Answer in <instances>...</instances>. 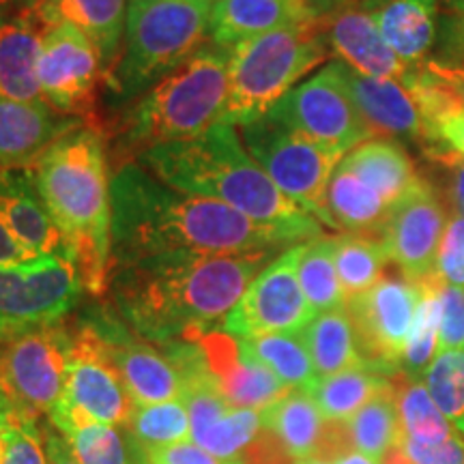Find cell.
<instances>
[{
	"label": "cell",
	"instance_id": "1",
	"mask_svg": "<svg viewBox=\"0 0 464 464\" xmlns=\"http://www.w3.org/2000/svg\"><path fill=\"white\" fill-rule=\"evenodd\" d=\"M110 202L112 266L293 247L277 228L254 222L224 202L174 189L138 161L112 172Z\"/></svg>",
	"mask_w": 464,
	"mask_h": 464
},
{
	"label": "cell",
	"instance_id": "2",
	"mask_svg": "<svg viewBox=\"0 0 464 464\" xmlns=\"http://www.w3.org/2000/svg\"><path fill=\"white\" fill-rule=\"evenodd\" d=\"M274 252L179 256L116 266L125 314L150 338L213 332L271 263Z\"/></svg>",
	"mask_w": 464,
	"mask_h": 464
},
{
	"label": "cell",
	"instance_id": "3",
	"mask_svg": "<svg viewBox=\"0 0 464 464\" xmlns=\"http://www.w3.org/2000/svg\"><path fill=\"white\" fill-rule=\"evenodd\" d=\"M138 164L161 183L224 202L254 222L284 232L293 243L323 235L321 222L277 189L230 123L213 125L191 140L153 147Z\"/></svg>",
	"mask_w": 464,
	"mask_h": 464
},
{
	"label": "cell",
	"instance_id": "4",
	"mask_svg": "<svg viewBox=\"0 0 464 464\" xmlns=\"http://www.w3.org/2000/svg\"><path fill=\"white\" fill-rule=\"evenodd\" d=\"M106 136L82 121L34 164L33 177L52 219L65 237L84 288L106 293L112 274V202Z\"/></svg>",
	"mask_w": 464,
	"mask_h": 464
},
{
	"label": "cell",
	"instance_id": "5",
	"mask_svg": "<svg viewBox=\"0 0 464 464\" xmlns=\"http://www.w3.org/2000/svg\"><path fill=\"white\" fill-rule=\"evenodd\" d=\"M230 48L208 44L140 95L119 127L112 172L160 144L198 138L222 123L228 103Z\"/></svg>",
	"mask_w": 464,
	"mask_h": 464
},
{
	"label": "cell",
	"instance_id": "6",
	"mask_svg": "<svg viewBox=\"0 0 464 464\" xmlns=\"http://www.w3.org/2000/svg\"><path fill=\"white\" fill-rule=\"evenodd\" d=\"M327 54V37L312 20L237 44L230 48L222 123L241 127L265 116Z\"/></svg>",
	"mask_w": 464,
	"mask_h": 464
},
{
	"label": "cell",
	"instance_id": "7",
	"mask_svg": "<svg viewBox=\"0 0 464 464\" xmlns=\"http://www.w3.org/2000/svg\"><path fill=\"white\" fill-rule=\"evenodd\" d=\"M208 7L188 0H133L123 54L108 75L123 100L144 95L208 42Z\"/></svg>",
	"mask_w": 464,
	"mask_h": 464
},
{
	"label": "cell",
	"instance_id": "8",
	"mask_svg": "<svg viewBox=\"0 0 464 464\" xmlns=\"http://www.w3.org/2000/svg\"><path fill=\"white\" fill-rule=\"evenodd\" d=\"M239 133L247 153L269 174L277 189L312 218L335 230L324 205V196L342 155L307 140L305 136L280 125L266 114L241 125Z\"/></svg>",
	"mask_w": 464,
	"mask_h": 464
},
{
	"label": "cell",
	"instance_id": "9",
	"mask_svg": "<svg viewBox=\"0 0 464 464\" xmlns=\"http://www.w3.org/2000/svg\"><path fill=\"white\" fill-rule=\"evenodd\" d=\"M266 116L342 158L374 136L348 91L342 61L288 91Z\"/></svg>",
	"mask_w": 464,
	"mask_h": 464
},
{
	"label": "cell",
	"instance_id": "10",
	"mask_svg": "<svg viewBox=\"0 0 464 464\" xmlns=\"http://www.w3.org/2000/svg\"><path fill=\"white\" fill-rule=\"evenodd\" d=\"M73 332L63 324L0 340V392L17 413L42 417L63 400Z\"/></svg>",
	"mask_w": 464,
	"mask_h": 464
},
{
	"label": "cell",
	"instance_id": "11",
	"mask_svg": "<svg viewBox=\"0 0 464 464\" xmlns=\"http://www.w3.org/2000/svg\"><path fill=\"white\" fill-rule=\"evenodd\" d=\"M82 290L78 265L61 254L0 265V340L58 323Z\"/></svg>",
	"mask_w": 464,
	"mask_h": 464
},
{
	"label": "cell",
	"instance_id": "12",
	"mask_svg": "<svg viewBox=\"0 0 464 464\" xmlns=\"http://www.w3.org/2000/svg\"><path fill=\"white\" fill-rule=\"evenodd\" d=\"M420 286L400 274L382 276L372 288L346 299L363 363L382 374H396L402 365L406 340L413 327Z\"/></svg>",
	"mask_w": 464,
	"mask_h": 464
},
{
	"label": "cell",
	"instance_id": "13",
	"mask_svg": "<svg viewBox=\"0 0 464 464\" xmlns=\"http://www.w3.org/2000/svg\"><path fill=\"white\" fill-rule=\"evenodd\" d=\"M133 406L136 402L103 355L92 324H84L73 332L65 393L50 413V421L56 430L69 417H84L108 426H125Z\"/></svg>",
	"mask_w": 464,
	"mask_h": 464
},
{
	"label": "cell",
	"instance_id": "14",
	"mask_svg": "<svg viewBox=\"0 0 464 464\" xmlns=\"http://www.w3.org/2000/svg\"><path fill=\"white\" fill-rule=\"evenodd\" d=\"M299 247L284 249L282 256L260 271L235 310L226 316L222 332L235 338L304 332L316 314L297 277Z\"/></svg>",
	"mask_w": 464,
	"mask_h": 464
},
{
	"label": "cell",
	"instance_id": "15",
	"mask_svg": "<svg viewBox=\"0 0 464 464\" xmlns=\"http://www.w3.org/2000/svg\"><path fill=\"white\" fill-rule=\"evenodd\" d=\"M102 80H106V69L91 39L72 24L52 26L39 58L45 102L61 114L91 121Z\"/></svg>",
	"mask_w": 464,
	"mask_h": 464
},
{
	"label": "cell",
	"instance_id": "16",
	"mask_svg": "<svg viewBox=\"0 0 464 464\" xmlns=\"http://www.w3.org/2000/svg\"><path fill=\"white\" fill-rule=\"evenodd\" d=\"M448 219L443 202L426 181L393 207L381 241L390 263L398 266L406 280L420 284L437 271L439 246Z\"/></svg>",
	"mask_w": 464,
	"mask_h": 464
},
{
	"label": "cell",
	"instance_id": "17",
	"mask_svg": "<svg viewBox=\"0 0 464 464\" xmlns=\"http://www.w3.org/2000/svg\"><path fill=\"white\" fill-rule=\"evenodd\" d=\"M185 342H194L198 348L213 385L232 409L265 411L290 392L247 351L241 338L213 329L191 334Z\"/></svg>",
	"mask_w": 464,
	"mask_h": 464
},
{
	"label": "cell",
	"instance_id": "18",
	"mask_svg": "<svg viewBox=\"0 0 464 464\" xmlns=\"http://www.w3.org/2000/svg\"><path fill=\"white\" fill-rule=\"evenodd\" d=\"M102 351L114 372L121 376L136 404L170 402L183 396V376L172 357L144 342L131 340L116 327H97Z\"/></svg>",
	"mask_w": 464,
	"mask_h": 464
},
{
	"label": "cell",
	"instance_id": "19",
	"mask_svg": "<svg viewBox=\"0 0 464 464\" xmlns=\"http://www.w3.org/2000/svg\"><path fill=\"white\" fill-rule=\"evenodd\" d=\"M84 119L61 114L48 102L0 97V170L33 168L37 160Z\"/></svg>",
	"mask_w": 464,
	"mask_h": 464
},
{
	"label": "cell",
	"instance_id": "20",
	"mask_svg": "<svg viewBox=\"0 0 464 464\" xmlns=\"http://www.w3.org/2000/svg\"><path fill=\"white\" fill-rule=\"evenodd\" d=\"M0 222L33 256L61 254L72 258L65 237L39 194L31 168L0 170Z\"/></svg>",
	"mask_w": 464,
	"mask_h": 464
},
{
	"label": "cell",
	"instance_id": "21",
	"mask_svg": "<svg viewBox=\"0 0 464 464\" xmlns=\"http://www.w3.org/2000/svg\"><path fill=\"white\" fill-rule=\"evenodd\" d=\"M50 26L37 9H15L0 15V97L42 102L39 58Z\"/></svg>",
	"mask_w": 464,
	"mask_h": 464
},
{
	"label": "cell",
	"instance_id": "22",
	"mask_svg": "<svg viewBox=\"0 0 464 464\" xmlns=\"http://www.w3.org/2000/svg\"><path fill=\"white\" fill-rule=\"evenodd\" d=\"M310 20L305 0H213L208 7V42L235 48L246 39Z\"/></svg>",
	"mask_w": 464,
	"mask_h": 464
},
{
	"label": "cell",
	"instance_id": "23",
	"mask_svg": "<svg viewBox=\"0 0 464 464\" xmlns=\"http://www.w3.org/2000/svg\"><path fill=\"white\" fill-rule=\"evenodd\" d=\"M324 37H327L329 50L335 52V56L357 73L368 75V78L396 80V82H402L406 78L409 67L385 44L372 14L368 11H340L329 24Z\"/></svg>",
	"mask_w": 464,
	"mask_h": 464
},
{
	"label": "cell",
	"instance_id": "24",
	"mask_svg": "<svg viewBox=\"0 0 464 464\" xmlns=\"http://www.w3.org/2000/svg\"><path fill=\"white\" fill-rule=\"evenodd\" d=\"M37 14L50 28L72 24L82 31L102 56L106 80L123 54L125 0H42Z\"/></svg>",
	"mask_w": 464,
	"mask_h": 464
},
{
	"label": "cell",
	"instance_id": "25",
	"mask_svg": "<svg viewBox=\"0 0 464 464\" xmlns=\"http://www.w3.org/2000/svg\"><path fill=\"white\" fill-rule=\"evenodd\" d=\"M344 80L359 112L374 133L423 140V119L402 84L396 80L368 78L348 65H344Z\"/></svg>",
	"mask_w": 464,
	"mask_h": 464
},
{
	"label": "cell",
	"instance_id": "26",
	"mask_svg": "<svg viewBox=\"0 0 464 464\" xmlns=\"http://www.w3.org/2000/svg\"><path fill=\"white\" fill-rule=\"evenodd\" d=\"M372 17L385 44L406 67L420 65L437 45L440 0H385Z\"/></svg>",
	"mask_w": 464,
	"mask_h": 464
},
{
	"label": "cell",
	"instance_id": "27",
	"mask_svg": "<svg viewBox=\"0 0 464 464\" xmlns=\"http://www.w3.org/2000/svg\"><path fill=\"white\" fill-rule=\"evenodd\" d=\"M340 164L372 188L392 208L421 183L406 149L390 138L359 144L342 158Z\"/></svg>",
	"mask_w": 464,
	"mask_h": 464
},
{
	"label": "cell",
	"instance_id": "28",
	"mask_svg": "<svg viewBox=\"0 0 464 464\" xmlns=\"http://www.w3.org/2000/svg\"><path fill=\"white\" fill-rule=\"evenodd\" d=\"M324 205L335 230L370 237V239H382V232L393 211L372 188H368L342 164L329 179Z\"/></svg>",
	"mask_w": 464,
	"mask_h": 464
},
{
	"label": "cell",
	"instance_id": "29",
	"mask_svg": "<svg viewBox=\"0 0 464 464\" xmlns=\"http://www.w3.org/2000/svg\"><path fill=\"white\" fill-rule=\"evenodd\" d=\"M260 417L265 430L276 434L295 462L316 456L321 450L327 420L310 392L290 390L277 402L260 411Z\"/></svg>",
	"mask_w": 464,
	"mask_h": 464
},
{
	"label": "cell",
	"instance_id": "30",
	"mask_svg": "<svg viewBox=\"0 0 464 464\" xmlns=\"http://www.w3.org/2000/svg\"><path fill=\"white\" fill-rule=\"evenodd\" d=\"M301 338L310 351L318 379L363 365L355 327H353L346 307L316 314L301 332Z\"/></svg>",
	"mask_w": 464,
	"mask_h": 464
},
{
	"label": "cell",
	"instance_id": "31",
	"mask_svg": "<svg viewBox=\"0 0 464 464\" xmlns=\"http://www.w3.org/2000/svg\"><path fill=\"white\" fill-rule=\"evenodd\" d=\"M392 382V374H382L370 365H355L338 374L323 376L310 390L324 420L344 421L368 404Z\"/></svg>",
	"mask_w": 464,
	"mask_h": 464
},
{
	"label": "cell",
	"instance_id": "32",
	"mask_svg": "<svg viewBox=\"0 0 464 464\" xmlns=\"http://www.w3.org/2000/svg\"><path fill=\"white\" fill-rule=\"evenodd\" d=\"M344 428L353 450L372 456L379 462L390 454L402 439V423H400L392 382L379 396L363 404L355 415L344 420Z\"/></svg>",
	"mask_w": 464,
	"mask_h": 464
},
{
	"label": "cell",
	"instance_id": "33",
	"mask_svg": "<svg viewBox=\"0 0 464 464\" xmlns=\"http://www.w3.org/2000/svg\"><path fill=\"white\" fill-rule=\"evenodd\" d=\"M241 340L247 351L290 390L310 392L318 382L316 368L301 334H263Z\"/></svg>",
	"mask_w": 464,
	"mask_h": 464
},
{
	"label": "cell",
	"instance_id": "34",
	"mask_svg": "<svg viewBox=\"0 0 464 464\" xmlns=\"http://www.w3.org/2000/svg\"><path fill=\"white\" fill-rule=\"evenodd\" d=\"M392 387L404 437L420 440V443H439V440L454 437L456 428L439 411L426 382L404 372H396L392 374Z\"/></svg>",
	"mask_w": 464,
	"mask_h": 464
},
{
	"label": "cell",
	"instance_id": "35",
	"mask_svg": "<svg viewBox=\"0 0 464 464\" xmlns=\"http://www.w3.org/2000/svg\"><path fill=\"white\" fill-rule=\"evenodd\" d=\"M334 252L335 239H329V237H318L299 247L297 277L314 314L346 305V295L342 290L338 269H335Z\"/></svg>",
	"mask_w": 464,
	"mask_h": 464
},
{
	"label": "cell",
	"instance_id": "36",
	"mask_svg": "<svg viewBox=\"0 0 464 464\" xmlns=\"http://www.w3.org/2000/svg\"><path fill=\"white\" fill-rule=\"evenodd\" d=\"M443 284L445 280L437 271L417 284L420 286V305H417L413 327H411L409 340H406L400 372L409 376L423 374L439 353L440 288H443Z\"/></svg>",
	"mask_w": 464,
	"mask_h": 464
},
{
	"label": "cell",
	"instance_id": "37",
	"mask_svg": "<svg viewBox=\"0 0 464 464\" xmlns=\"http://www.w3.org/2000/svg\"><path fill=\"white\" fill-rule=\"evenodd\" d=\"M335 269L346 299L357 297L374 286L390 263L381 239L342 235L335 237Z\"/></svg>",
	"mask_w": 464,
	"mask_h": 464
},
{
	"label": "cell",
	"instance_id": "38",
	"mask_svg": "<svg viewBox=\"0 0 464 464\" xmlns=\"http://www.w3.org/2000/svg\"><path fill=\"white\" fill-rule=\"evenodd\" d=\"M125 426L144 451L161 450L191 439L189 413L183 400L136 404Z\"/></svg>",
	"mask_w": 464,
	"mask_h": 464
},
{
	"label": "cell",
	"instance_id": "39",
	"mask_svg": "<svg viewBox=\"0 0 464 464\" xmlns=\"http://www.w3.org/2000/svg\"><path fill=\"white\" fill-rule=\"evenodd\" d=\"M423 382L440 413L464 437V348L439 351L423 372Z\"/></svg>",
	"mask_w": 464,
	"mask_h": 464
},
{
	"label": "cell",
	"instance_id": "40",
	"mask_svg": "<svg viewBox=\"0 0 464 464\" xmlns=\"http://www.w3.org/2000/svg\"><path fill=\"white\" fill-rule=\"evenodd\" d=\"M65 434L80 464H130V451L123 437L108 423L84 417H69L58 428Z\"/></svg>",
	"mask_w": 464,
	"mask_h": 464
},
{
	"label": "cell",
	"instance_id": "41",
	"mask_svg": "<svg viewBox=\"0 0 464 464\" xmlns=\"http://www.w3.org/2000/svg\"><path fill=\"white\" fill-rule=\"evenodd\" d=\"M3 460L0 464H48L37 420L9 409L0 423Z\"/></svg>",
	"mask_w": 464,
	"mask_h": 464
},
{
	"label": "cell",
	"instance_id": "42",
	"mask_svg": "<svg viewBox=\"0 0 464 464\" xmlns=\"http://www.w3.org/2000/svg\"><path fill=\"white\" fill-rule=\"evenodd\" d=\"M437 274L451 286L464 288V218L454 213L439 246Z\"/></svg>",
	"mask_w": 464,
	"mask_h": 464
},
{
	"label": "cell",
	"instance_id": "43",
	"mask_svg": "<svg viewBox=\"0 0 464 464\" xmlns=\"http://www.w3.org/2000/svg\"><path fill=\"white\" fill-rule=\"evenodd\" d=\"M398 448L406 464H464V437L460 432L439 443H420L402 434Z\"/></svg>",
	"mask_w": 464,
	"mask_h": 464
},
{
	"label": "cell",
	"instance_id": "44",
	"mask_svg": "<svg viewBox=\"0 0 464 464\" xmlns=\"http://www.w3.org/2000/svg\"><path fill=\"white\" fill-rule=\"evenodd\" d=\"M464 348V288L445 282L440 288L439 351Z\"/></svg>",
	"mask_w": 464,
	"mask_h": 464
},
{
	"label": "cell",
	"instance_id": "45",
	"mask_svg": "<svg viewBox=\"0 0 464 464\" xmlns=\"http://www.w3.org/2000/svg\"><path fill=\"white\" fill-rule=\"evenodd\" d=\"M423 140L430 144L432 150H440L439 160L448 155H460L464 158V108L443 116L426 131Z\"/></svg>",
	"mask_w": 464,
	"mask_h": 464
},
{
	"label": "cell",
	"instance_id": "46",
	"mask_svg": "<svg viewBox=\"0 0 464 464\" xmlns=\"http://www.w3.org/2000/svg\"><path fill=\"white\" fill-rule=\"evenodd\" d=\"M437 61L450 65H464V11H445L440 14Z\"/></svg>",
	"mask_w": 464,
	"mask_h": 464
},
{
	"label": "cell",
	"instance_id": "47",
	"mask_svg": "<svg viewBox=\"0 0 464 464\" xmlns=\"http://www.w3.org/2000/svg\"><path fill=\"white\" fill-rule=\"evenodd\" d=\"M147 464H241L239 458L237 460H219L194 440H183V443L168 445V448L144 451Z\"/></svg>",
	"mask_w": 464,
	"mask_h": 464
},
{
	"label": "cell",
	"instance_id": "48",
	"mask_svg": "<svg viewBox=\"0 0 464 464\" xmlns=\"http://www.w3.org/2000/svg\"><path fill=\"white\" fill-rule=\"evenodd\" d=\"M430 72L437 75V78L443 82L445 86H450L454 91V95L464 103V65H450V63H440L437 58H426L423 61Z\"/></svg>",
	"mask_w": 464,
	"mask_h": 464
},
{
	"label": "cell",
	"instance_id": "49",
	"mask_svg": "<svg viewBox=\"0 0 464 464\" xmlns=\"http://www.w3.org/2000/svg\"><path fill=\"white\" fill-rule=\"evenodd\" d=\"M45 456H48V464H80L65 434H45Z\"/></svg>",
	"mask_w": 464,
	"mask_h": 464
},
{
	"label": "cell",
	"instance_id": "50",
	"mask_svg": "<svg viewBox=\"0 0 464 464\" xmlns=\"http://www.w3.org/2000/svg\"><path fill=\"white\" fill-rule=\"evenodd\" d=\"M37 258L33 254H28L24 247L20 246V241L11 235L7 226L0 222V265H11V263H22V260Z\"/></svg>",
	"mask_w": 464,
	"mask_h": 464
},
{
	"label": "cell",
	"instance_id": "51",
	"mask_svg": "<svg viewBox=\"0 0 464 464\" xmlns=\"http://www.w3.org/2000/svg\"><path fill=\"white\" fill-rule=\"evenodd\" d=\"M440 161L454 168V179H451V202H454L456 213L464 218V158L460 155H448Z\"/></svg>",
	"mask_w": 464,
	"mask_h": 464
},
{
	"label": "cell",
	"instance_id": "52",
	"mask_svg": "<svg viewBox=\"0 0 464 464\" xmlns=\"http://www.w3.org/2000/svg\"><path fill=\"white\" fill-rule=\"evenodd\" d=\"M334 464H381V462L372 456H365L362 451L353 450V451H346L344 456H340L338 460H334Z\"/></svg>",
	"mask_w": 464,
	"mask_h": 464
},
{
	"label": "cell",
	"instance_id": "53",
	"mask_svg": "<svg viewBox=\"0 0 464 464\" xmlns=\"http://www.w3.org/2000/svg\"><path fill=\"white\" fill-rule=\"evenodd\" d=\"M15 9H22L20 0H0V15H7Z\"/></svg>",
	"mask_w": 464,
	"mask_h": 464
},
{
	"label": "cell",
	"instance_id": "54",
	"mask_svg": "<svg viewBox=\"0 0 464 464\" xmlns=\"http://www.w3.org/2000/svg\"><path fill=\"white\" fill-rule=\"evenodd\" d=\"M448 11H464V0H440Z\"/></svg>",
	"mask_w": 464,
	"mask_h": 464
},
{
	"label": "cell",
	"instance_id": "55",
	"mask_svg": "<svg viewBox=\"0 0 464 464\" xmlns=\"http://www.w3.org/2000/svg\"><path fill=\"white\" fill-rule=\"evenodd\" d=\"M297 464H334L329 460H324V458H318V456H312V458H304V460H297Z\"/></svg>",
	"mask_w": 464,
	"mask_h": 464
},
{
	"label": "cell",
	"instance_id": "56",
	"mask_svg": "<svg viewBox=\"0 0 464 464\" xmlns=\"http://www.w3.org/2000/svg\"><path fill=\"white\" fill-rule=\"evenodd\" d=\"M39 3H42V0H20V7L22 9H37Z\"/></svg>",
	"mask_w": 464,
	"mask_h": 464
},
{
	"label": "cell",
	"instance_id": "57",
	"mask_svg": "<svg viewBox=\"0 0 464 464\" xmlns=\"http://www.w3.org/2000/svg\"><path fill=\"white\" fill-rule=\"evenodd\" d=\"M11 409V404H7V406H3V409H0V423H3V420H5V415H7V411ZM0 460H3V443H0Z\"/></svg>",
	"mask_w": 464,
	"mask_h": 464
},
{
	"label": "cell",
	"instance_id": "58",
	"mask_svg": "<svg viewBox=\"0 0 464 464\" xmlns=\"http://www.w3.org/2000/svg\"><path fill=\"white\" fill-rule=\"evenodd\" d=\"M188 3H200V5H211V0H188Z\"/></svg>",
	"mask_w": 464,
	"mask_h": 464
},
{
	"label": "cell",
	"instance_id": "59",
	"mask_svg": "<svg viewBox=\"0 0 464 464\" xmlns=\"http://www.w3.org/2000/svg\"><path fill=\"white\" fill-rule=\"evenodd\" d=\"M140 464H147V458H142V462Z\"/></svg>",
	"mask_w": 464,
	"mask_h": 464
},
{
	"label": "cell",
	"instance_id": "60",
	"mask_svg": "<svg viewBox=\"0 0 464 464\" xmlns=\"http://www.w3.org/2000/svg\"><path fill=\"white\" fill-rule=\"evenodd\" d=\"M130 3H133V0H130Z\"/></svg>",
	"mask_w": 464,
	"mask_h": 464
},
{
	"label": "cell",
	"instance_id": "61",
	"mask_svg": "<svg viewBox=\"0 0 464 464\" xmlns=\"http://www.w3.org/2000/svg\"><path fill=\"white\" fill-rule=\"evenodd\" d=\"M211 3H213V0H211Z\"/></svg>",
	"mask_w": 464,
	"mask_h": 464
}]
</instances>
